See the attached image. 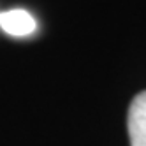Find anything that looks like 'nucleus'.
<instances>
[{"label":"nucleus","mask_w":146,"mask_h":146,"mask_svg":"<svg viewBox=\"0 0 146 146\" xmlns=\"http://www.w3.org/2000/svg\"><path fill=\"white\" fill-rule=\"evenodd\" d=\"M127 129L132 146H146V90L137 93L130 102Z\"/></svg>","instance_id":"obj_1"},{"label":"nucleus","mask_w":146,"mask_h":146,"mask_svg":"<svg viewBox=\"0 0 146 146\" xmlns=\"http://www.w3.org/2000/svg\"><path fill=\"white\" fill-rule=\"evenodd\" d=\"M0 28L13 37H28L37 30V21L25 9H9L0 13Z\"/></svg>","instance_id":"obj_2"}]
</instances>
